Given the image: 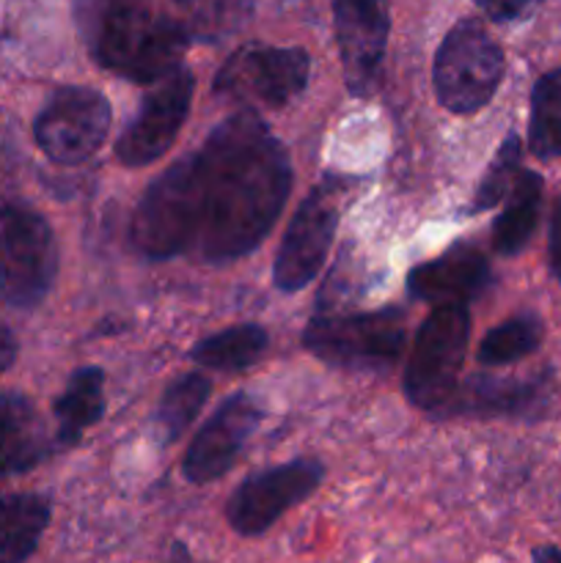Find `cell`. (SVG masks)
Here are the masks:
<instances>
[{
    "mask_svg": "<svg viewBox=\"0 0 561 563\" xmlns=\"http://www.w3.org/2000/svg\"><path fill=\"white\" fill-rule=\"evenodd\" d=\"M209 390H212V383L204 374H185V377H179L165 388L157 416H154L160 443H176L190 429V423L196 421L198 412L207 405Z\"/></svg>",
    "mask_w": 561,
    "mask_h": 563,
    "instance_id": "obj_21",
    "label": "cell"
},
{
    "mask_svg": "<svg viewBox=\"0 0 561 563\" xmlns=\"http://www.w3.org/2000/svg\"><path fill=\"white\" fill-rule=\"evenodd\" d=\"M344 181L330 176V179L319 181L308 192L306 201L297 207L278 247V256H275V289L292 295V291H300L302 286L317 278L336 229H339V196L344 192Z\"/></svg>",
    "mask_w": 561,
    "mask_h": 563,
    "instance_id": "obj_9",
    "label": "cell"
},
{
    "mask_svg": "<svg viewBox=\"0 0 561 563\" xmlns=\"http://www.w3.org/2000/svg\"><path fill=\"white\" fill-rule=\"evenodd\" d=\"M542 212V176L520 170L501 218L493 223V247L501 256H517L528 245Z\"/></svg>",
    "mask_w": 561,
    "mask_h": 563,
    "instance_id": "obj_19",
    "label": "cell"
},
{
    "mask_svg": "<svg viewBox=\"0 0 561 563\" xmlns=\"http://www.w3.org/2000/svg\"><path fill=\"white\" fill-rule=\"evenodd\" d=\"M324 467L317 460H292L248 476L231 493L226 520L240 537H262L292 506L306 500L322 484Z\"/></svg>",
    "mask_w": 561,
    "mask_h": 563,
    "instance_id": "obj_10",
    "label": "cell"
},
{
    "mask_svg": "<svg viewBox=\"0 0 561 563\" xmlns=\"http://www.w3.org/2000/svg\"><path fill=\"white\" fill-rule=\"evenodd\" d=\"M504 80V49L479 20H462L446 33L432 60L435 97L451 113H476Z\"/></svg>",
    "mask_w": 561,
    "mask_h": 563,
    "instance_id": "obj_6",
    "label": "cell"
},
{
    "mask_svg": "<svg viewBox=\"0 0 561 563\" xmlns=\"http://www.w3.org/2000/svg\"><path fill=\"white\" fill-rule=\"evenodd\" d=\"M482 11L493 22H515L526 16L531 9L526 3H482Z\"/></svg>",
    "mask_w": 561,
    "mask_h": 563,
    "instance_id": "obj_25",
    "label": "cell"
},
{
    "mask_svg": "<svg viewBox=\"0 0 561 563\" xmlns=\"http://www.w3.org/2000/svg\"><path fill=\"white\" fill-rule=\"evenodd\" d=\"M165 563H201L193 559L190 553H187V548H182V544H174V550H170V555L165 559Z\"/></svg>",
    "mask_w": 561,
    "mask_h": 563,
    "instance_id": "obj_29",
    "label": "cell"
},
{
    "mask_svg": "<svg viewBox=\"0 0 561 563\" xmlns=\"http://www.w3.org/2000/svg\"><path fill=\"white\" fill-rule=\"evenodd\" d=\"M550 267L561 280V203L556 207L553 223H550Z\"/></svg>",
    "mask_w": 561,
    "mask_h": 563,
    "instance_id": "obj_26",
    "label": "cell"
},
{
    "mask_svg": "<svg viewBox=\"0 0 561 563\" xmlns=\"http://www.w3.org/2000/svg\"><path fill=\"white\" fill-rule=\"evenodd\" d=\"M471 339L465 306L435 308L418 328L405 372V396L413 407L440 416L460 388V372Z\"/></svg>",
    "mask_w": 561,
    "mask_h": 563,
    "instance_id": "obj_5",
    "label": "cell"
},
{
    "mask_svg": "<svg viewBox=\"0 0 561 563\" xmlns=\"http://www.w3.org/2000/svg\"><path fill=\"white\" fill-rule=\"evenodd\" d=\"M50 454L47 427L22 394H0V476L36 467Z\"/></svg>",
    "mask_w": 561,
    "mask_h": 563,
    "instance_id": "obj_16",
    "label": "cell"
},
{
    "mask_svg": "<svg viewBox=\"0 0 561 563\" xmlns=\"http://www.w3.org/2000/svg\"><path fill=\"white\" fill-rule=\"evenodd\" d=\"M539 344H542V322L537 313H517L484 335L476 357L482 366H509L531 355Z\"/></svg>",
    "mask_w": 561,
    "mask_h": 563,
    "instance_id": "obj_23",
    "label": "cell"
},
{
    "mask_svg": "<svg viewBox=\"0 0 561 563\" xmlns=\"http://www.w3.org/2000/svg\"><path fill=\"white\" fill-rule=\"evenodd\" d=\"M110 102L86 86L58 88L33 121L38 148L55 165H82L110 132Z\"/></svg>",
    "mask_w": 561,
    "mask_h": 563,
    "instance_id": "obj_8",
    "label": "cell"
},
{
    "mask_svg": "<svg viewBox=\"0 0 561 563\" xmlns=\"http://www.w3.org/2000/svg\"><path fill=\"white\" fill-rule=\"evenodd\" d=\"M196 77L179 66L143 97L141 108L116 141V157L127 168H143L170 148L190 113Z\"/></svg>",
    "mask_w": 561,
    "mask_h": 563,
    "instance_id": "obj_11",
    "label": "cell"
},
{
    "mask_svg": "<svg viewBox=\"0 0 561 563\" xmlns=\"http://www.w3.org/2000/svg\"><path fill=\"white\" fill-rule=\"evenodd\" d=\"M534 563H561V548L542 544V548L534 550Z\"/></svg>",
    "mask_w": 561,
    "mask_h": 563,
    "instance_id": "obj_28",
    "label": "cell"
},
{
    "mask_svg": "<svg viewBox=\"0 0 561 563\" xmlns=\"http://www.w3.org/2000/svg\"><path fill=\"white\" fill-rule=\"evenodd\" d=\"M58 275V245L42 212L20 198L0 201V300L36 308Z\"/></svg>",
    "mask_w": 561,
    "mask_h": 563,
    "instance_id": "obj_3",
    "label": "cell"
},
{
    "mask_svg": "<svg viewBox=\"0 0 561 563\" xmlns=\"http://www.w3.org/2000/svg\"><path fill=\"white\" fill-rule=\"evenodd\" d=\"M50 522V500L36 493H0V563H25Z\"/></svg>",
    "mask_w": 561,
    "mask_h": 563,
    "instance_id": "obj_17",
    "label": "cell"
},
{
    "mask_svg": "<svg viewBox=\"0 0 561 563\" xmlns=\"http://www.w3.org/2000/svg\"><path fill=\"white\" fill-rule=\"evenodd\" d=\"M490 284V264L471 242H457L440 256L418 264L407 275V291L435 308L468 306Z\"/></svg>",
    "mask_w": 561,
    "mask_h": 563,
    "instance_id": "obj_14",
    "label": "cell"
},
{
    "mask_svg": "<svg viewBox=\"0 0 561 563\" xmlns=\"http://www.w3.org/2000/svg\"><path fill=\"white\" fill-rule=\"evenodd\" d=\"M311 55L302 47L245 44L223 60L212 80L215 97L242 104V110L286 108L308 86Z\"/></svg>",
    "mask_w": 561,
    "mask_h": 563,
    "instance_id": "obj_7",
    "label": "cell"
},
{
    "mask_svg": "<svg viewBox=\"0 0 561 563\" xmlns=\"http://www.w3.org/2000/svg\"><path fill=\"white\" fill-rule=\"evenodd\" d=\"M55 421H58L61 445H75L105 416V374L102 368H77L66 383L64 394L55 399Z\"/></svg>",
    "mask_w": 561,
    "mask_h": 563,
    "instance_id": "obj_18",
    "label": "cell"
},
{
    "mask_svg": "<svg viewBox=\"0 0 561 563\" xmlns=\"http://www.w3.org/2000/svg\"><path fill=\"white\" fill-rule=\"evenodd\" d=\"M262 418L264 407L258 405L256 396L245 394V390L231 394L187 445L185 462H182V473L187 482L207 484L226 476L251 434L258 429Z\"/></svg>",
    "mask_w": 561,
    "mask_h": 563,
    "instance_id": "obj_12",
    "label": "cell"
},
{
    "mask_svg": "<svg viewBox=\"0 0 561 563\" xmlns=\"http://www.w3.org/2000/svg\"><path fill=\"white\" fill-rule=\"evenodd\" d=\"M77 25L102 69L132 82H160L182 66L196 27L146 3H80Z\"/></svg>",
    "mask_w": 561,
    "mask_h": 563,
    "instance_id": "obj_2",
    "label": "cell"
},
{
    "mask_svg": "<svg viewBox=\"0 0 561 563\" xmlns=\"http://www.w3.org/2000/svg\"><path fill=\"white\" fill-rule=\"evenodd\" d=\"M528 146L539 159L561 157V69L534 82Z\"/></svg>",
    "mask_w": 561,
    "mask_h": 563,
    "instance_id": "obj_22",
    "label": "cell"
},
{
    "mask_svg": "<svg viewBox=\"0 0 561 563\" xmlns=\"http://www.w3.org/2000/svg\"><path fill=\"white\" fill-rule=\"evenodd\" d=\"M407 344V317L402 308L330 317L317 313L302 330V346L317 361L346 372H385Z\"/></svg>",
    "mask_w": 561,
    "mask_h": 563,
    "instance_id": "obj_4",
    "label": "cell"
},
{
    "mask_svg": "<svg viewBox=\"0 0 561 563\" xmlns=\"http://www.w3.org/2000/svg\"><path fill=\"white\" fill-rule=\"evenodd\" d=\"M553 401V377L548 372L528 379L471 377L457 388L454 399L440 416H509L537 421Z\"/></svg>",
    "mask_w": 561,
    "mask_h": 563,
    "instance_id": "obj_15",
    "label": "cell"
},
{
    "mask_svg": "<svg viewBox=\"0 0 561 563\" xmlns=\"http://www.w3.org/2000/svg\"><path fill=\"white\" fill-rule=\"evenodd\" d=\"M520 137L517 135H509L504 143H501V148L495 152L493 163H490V168L484 170V179L479 181L476 187V196H473V203L468 212H490L493 207H498L501 201H506V196L512 192V187H515L517 176H520Z\"/></svg>",
    "mask_w": 561,
    "mask_h": 563,
    "instance_id": "obj_24",
    "label": "cell"
},
{
    "mask_svg": "<svg viewBox=\"0 0 561 563\" xmlns=\"http://www.w3.org/2000/svg\"><path fill=\"white\" fill-rule=\"evenodd\" d=\"M14 361H16V339L14 333L0 322V374H3L6 368H11V363Z\"/></svg>",
    "mask_w": 561,
    "mask_h": 563,
    "instance_id": "obj_27",
    "label": "cell"
},
{
    "mask_svg": "<svg viewBox=\"0 0 561 563\" xmlns=\"http://www.w3.org/2000/svg\"><path fill=\"white\" fill-rule=\"evenodd\" d=\"M270 346V335L262 324H237L218 335L198 341L190 350L193 363L215 372H242L262 361Z\"/></svg>",
    "mask_w": 561,
    "mask_h": 563,
    "instance_id": "obj_20",
    "label": "cell"
},
{
    "mask_svg": "<svg viewBox=\"0 0 561 563\" xmlns=\"http://www.w3.org/2000/svg\"><path fill=\"white\" fill-rule=\"evenodd\" d=\"M333 22L346 91L352 97H369L383 71L391 33L388 9L372 0H336Z\"/></svg>",
    "mask_w": 561,
    "mask_h": 563,
    "instance_id": "obj_13",
    "label": "cell"
},
{
    "mask_svg": "<svg viewBox=\"0 0 561 563\" xmlns=\"http://www.w3.org/2000/svg\"><path fill=\"white\" fill-rule=\"evenodd\" d=\"M292 192L286 146L253 110L220 121L201 148L146 187L130 242L152 262L187 256L226 264L256 251Z\"/></svg>",
    "mask_w": 561,
    "mask_h": 563,
    "instance_id": "obj_1",
    "label": "cell"
}]
</instances>
